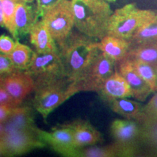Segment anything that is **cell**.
<instances>
[{"mask_svg":"<svg viewBox=\"0 0 157 157\" xmlns=\"http://www.w3.org/2000/svg\"><path fill=\"white\" fill-rule=\"evenodd\" d=\"M2 78H1V79H0V82H1V80H2Z\"/></svg>","mask_w":157,"mask_h":157,"instance_id":"39","label":"cell"},{"mask_svg":"<svg viewBox=\"0 0 157 157\" xmlns=\"http://www.w3.org/2000/svg\"><path fill=\"white\" fill-rule=\"evenodd\" d=\"M4 13V21H5V27L12 36L17 40L16 32L15 28V13L16 9L17 0H2Z\"/></svg>","mask_w":157,"mask_h":157,"instance_id":"25","label":"cell"},{"mask_svg":"<svg viewBox=\"0 0 157 157\" xmlns=\"http://www.w3.org/2000/svg\"><path fill=\"white\" fill-rule=\"evenodd\" d=\"M4 134H5V128H4L3 123L0 122V139L2 138Z\"/></svg>","mask_w":157,"mask_h":157,"instance_id":"33","label":"cell"},{"mask_svg":"<svg viewBox=\"0 0 157 157\" xmlns=\"http://www.w3.org/2000/svg\"><path fill=\"white\" fill-rule=\"evenodd\" d=\"M98 40L73 29L61 48H58L65 74L70 82L76 83L99 49Z\"/></svg>","mask_w":157,"mask_h":157,"instance_id":"1","label":"cell"},{"mask_svg":"<svg viewBox=\"0 0 157 157\" xmlns=\"http://www.w3.org/2000/svg\"><path fill=\"white\" fill-rule=\"evenodd\" d=\"M124 156L122 149L113 142L104 146H90L78 148L77 157H117Z\"/></svg>","mask_w":157,"mask_h":157,"instance_id":"21","label":"cell"},{"mask_svg":"<svg viewBox=\"0 0 157 157\" xmlns=\"http://www.w3.org/2000/svg\"><path fill=\"white\" fill-rule=\"evenodd\" d=\"M0 156H5V151H4V148L2 143L1 139H0Z\"/></svg>","mask_w":157,"mask_h":157,"instance_id":"34","label":"cell"},{"mask_svg":"<svg viewBox=\"0 0 157 157\" xmlns=\"http://www.w3.org/2000/svg\"><path fill=\"white\" fill-rule=\"evenodd\" d=\"M5 134L17 131H36L33 110L29 106H17L13 109L8 119L3 123ZM4 134V135H5Z\"/></svg>","mask_w":157,"mask_h":157,"instance_id":"15","label":"cell"},{"mask_svg":"<svg viewBox=\"0 0 157 157\" xmlns=\"http://www.w3.org/2000/svg\"><path fill=\"white\" fill-rule=\"evenodd\" d=\"M2 76H3L2 75H0V79H1V78H2Z\"/></svg>","mask_w":157,"mask_h":157,"instance_id":"38","label":"cell"},{"mask_svg":"<svg viewBox=\"0 0 157 157\" xmlns=\"http://www.w3.org/2000/svg\"><path fill=\"white\" fill-rule=\"evenodd\" d=\"M31 44L37 52H48L58 50V45L42 19L33 25L29 33Z\"/></svg>","mask_w":157,"mask_h":157,"instance_id":"17","label":"cell"},{"mask_svg":"<svg viewBox=\"0 0 157 157\" xmlns=\"http://www.w3.org/2000/svg\"><path fill=\"white\" fill-rule=\"evenodd\" d=\"M143 111L146 115V122L142 126L150 127L157 124V92L149 100L146 105H143Z\"/></svg>","mask_w":157,"mask_h":157,"instance_id":"26","label":"cell"},{"mask_svg":"<svg viewBox=\"0 0 157 157\" xmlns=\"http://www.w3.org/2000/svg\"><path fill=\"white\" fill-rule=\"evenodd\" d=\"M96 46L118 63L127 58L130 42L125 39L106 35L101 40L97 41Z\"/></svg>","mask_w":157,"mask_h":157,"instance_id":"18","label":"cell"},{"mask_svg":"<svg viewBox=\"0 0 157 157\" xmlns=\"http://www.w3.org/2000/svg\"><path fill=\"white\" fill-rule=\"evenodd\" d=\"M109 105L111 111L124 119L137 121L141 125H143L146 122L143 105L140 101H133L128 98H120L115 100Z\"/></svg>","mask_w":157,"mask_h":157,"instance_id":"16","label":"cell"},{"mask_svg":"<svg viewBox=\"0 0 157 157\" xmlns=\"http://www.w3.org/2000/svg\"><path fill=\"white\" fill-rule=\"evenodd\" d=\"M61 1L62 0H36V10L38 17H42L47 11Z\"/></svg>","mask_w":157,"mask_h":157,"instance_id":"28","label":"cell"},{"mask_svg":"<svg viewBox=\"0 0 157 157\" xmlns=\"http://www.w3.org/2000/svg\"><path fill=\"white\" fill-rule=\"evenodd\" d=\"M34 51L27 45L21 44L16 40V45L11 53L6 55L17 70L27 71L31 63Z\"/></svg>","mask_w":157,"mask_h":157,"instance_id":"22","label":"cell"},{"mask_svg":"<svg viewBox=\"0 0 157 157\" xmlns=\"http://www.w3.org/2000/svg\"><path fill=\"white\" fill-rule=\"evenodd\" d=\"M105 1H116V0H105Z\"/></svg>","mask_w":157,"mask_h":157,"instance_id":"37","label":"cell"},{"mask_svg":"<svg viewBox=\"0 0 157 157\" xmlns=\"http://www.w3.org/2000/svg\"><path fill=\"white\" fill-rule=\"evenodd\" d=\"M26 71L34 78L36 89L45 84L68 78L65 74L59 50L43 53L34 51Z\"/></svg>","mask_w":157,"mask_h":157,"instance_id":"5","label":"cell"},{"mask_svg":"<svg viewBox=\"0 0 157 157\" xmlns=\"http://www.w3.org/2000/svg\"><path fill=\"white\" fill-rule=\"evenodd\" d=\"M117 62L101 50L92 59L75 85L78 92L98 93L105 80L117 70Z\"/></svg>","mask_w":157,"mask_h":157,"instance_id":"6","label":"cell"},{"mask_svg":"<svg viewBox=\"0 0 157 157\" xmlns=\"http://www.w3.org/2000/svg\"><path fill=\"white\" fill-rule=\"evenodd\" d=\"M0 105H5L11 108H15L20 105H17L15 101L10 95L8 92L4 88L2 84H0Z\"/></svg>","mask_w":157,"mask_h":157,"instance_id":"30","label":"cell"},{"mask_svg":"<svg viewBox=\"0 0 157 157\" xmlns=\"http://www.w3.org/2000/svg\"><path fill=\"white\" fill-rule=\"evenodd\" d=\"M34 92V108L44 119L64 102L78 93L75 84L68 78L41 86Z\"/></svg>","mask_w":157,"mask_h":157,"instance_id":"4","label":"cell"},{"mask_svg":"<svg viewBox=\"0 0 157 157\" xmlns=\"http://www.w3.org/2000/svg\"><path fill=\"white\" fill-rule=\"evenodd\" d=\"M71 2L76 29L96 40L106 36L113 11L105 0H71Z\"/></svg>","mask_w":157,"mask_h":157,"instance_id":"2","label":"cell"},{"mask_svg":"<svg viewBox=\"0 0 157 157\" xmlns=\"http://www.w3.org/2000/svg\"><path fill=\"white\" fill-rule=\"evenodd\" d=\"M0 84L8 92L17 105L36 90L34 78L26 71H16L2 76Z\"/></svg>","mask_w":157,"mask_h":157,"instance_id":"11","label":"cell"},{"mask_svg":"<svg viewBox=\"0 0 157 157\" xmlns=\"http://www.w3.org/2000/svg\"><path fill=\"white\" fill-rule=\"evenodd\" d=\"M33 0H17V2H32Z\"/></svg>","mask_w":157,"mask_h":157,"instance_id":"35","label":"cell"},{"mask_svg":"<svg viewBox=\"0 0 157 157\" xmlns=\"http://www.w3.org/2000/svg\"><path fill=\"white\" fill-rule=\"evenodd\" d=\"M132 60L135 69L141 77L147 82L153 93H155L157 92V75L154 66L139 60Z\"/></svg>","mask_w":157,"mask_h":157,"instance_id":"24","label":"cell"},{"mask_svg":"<svg viewBox=\"0 0 157 157\" xmlns=\"http://www.w3.org/2000/svg\"><path fill=\"white\" fill-rule=\"evenodd\" d=\"M0 26L5 27V21H4V13L2 0H0Z\"/></svg>","mask_w":157,"mask_h":157,"instance_id":"32","label":"cell"},{"mask_svg":"<svg viewBox=\"0 0 157 157\" xmlns=\"http://www.w3.org/2000/svg\"><path fill=\"white\" fill-rule=\"evenodd\" d=\"M155 69H156V75H157V66L156 68H155Z\"/></svg>","mask_w":157,"mask_h":157,"instance_id":"36","label":"cell"},{"mask_svg":"<svg viewBox=\"0 0 157 157\" xmlns=\"http://www.w3.org/2000/svg\"><path fill=\"white\" fill-rule=\"evenodd\" d=\"M18 71L8 57L0 52V75H7Z\"/></svg>","mask_w":157,"mask_h":157,"instance_id":"27","label":"cell"},{"mask_svg":"<svg viewBox=\"0 0 157 157\" xmlns=\"http://www.w3.org/2000/svg\"><path fill=\"white\" fill-rule=\"evenodd\" d=\"M157 17V10L140 9L129 3L116 10L110 17L107 35L129 41L143 25Z\"/></svg>","mask_w":157,"mask_h":157,"instance_id":"3","label":"cell"},{"mask_svg":"<svg viewBox=\"0 0 157 157\" xmlns=\"http://www.w3.org/2000/svg\"><path fill=\"white\" fill-rule=\"evenodd\" d=\"M16 108V107H15ZM15 108H11L0 105V122L4 123L8 119Z\"/></svg>","mask_w":157,"mask_h":157,"instance_id":"31","label":"cell"},{"mask_svg":"<svg viewBox=\"0 0 157 157\" xmlns=\"http://www.w3.org/2000/svg\"><path fill=\"white\" fill-rule=\"evenodd\" d=\"M129 42L130 46L157 42V17L139 29Z\"/></svg>","mask_w":157,"mask_h":157,"instance_id":"23","label":"cell"},{"mask_svg":"<svg viewBox=\"0 0 157 157\" xmlns=\"http://www.w3.org/2000/svg\"><path fill=\"white\" fill-rule=\"evenodd\" d=\"M66 124L72 129L74 143L77 148L95 146L103 142V135L89 121L77 119Z\"/></svg>","mask_w":157,"mask_h":157,"instance_id":"13","label":"cell"},{"mask_svg":"<svg viewBox=\"0 0 157 157\" xmlns=\"http://www.w3.org/2000/svg\"><path fill=\"white\" fill-rule=\"evenodd\" d=\"M127 58L141 60L156 68L157 66V42L130 46Z\"/></svg>","mask_w":157,"mask_h":157,"instance_id":"20","label":"cell"},{"mask_svg":"<svg viewBox=\"0 0 157 157\" xmlns=\"http://www.w3.org/2000/svg\"><path fill=\"white\" fill-rule=\"evenodd\" d=\"M144 131L140 124L126 119H114L110 125V134L113 142L121 147L124 156H132L136 154Z\"/></svg>","mask_w":157,"mask_h":157,"instance_id":"8","label":"cell"},{"mask_svg":"<svg viewBox=\"0 0 157 157\" xmlns=\"http://www.w3.org/2000/svg\"><path fill=\"white\" fill-rule=\"evenodd\" d=\"M41 139L58 154L66 157H77L78 148L75 146L72 129L66 124L58 125L52 131L38 129Z\"/></svg>","mask_w":157,"mask_h":157,"instance_id":"10","label":"cell"},{"mask_svg":"<svg viewBox=\"0 0 157 157\" xmlns=\"http://www.w3.org/2000/svg\"><path fill=\"white\" fill-rule=\"evenodd\" d=\"M98 93L104 101L109 104L120 98H132L130 87L117 69L105 80Z\"/></svg>","mask_w":157,"mask_h":157,"instance_id":"14","label":"cell"},{"mask_svg":"<svg viewBox=\"0 0 157 157\" xmlns=\"http://www.w3.org/2000/svg\"><path fill=\"white\" fill-rule=\"evenodd\" d=\"M38 20L36 9L25 2H17L15 13V28L17 39L29 34L31 27Z\"/></svg>","mask_w":157,"mask_h":157,"instance_id":"19","label":"cell"},{"mask_svg":"<svg viewBox=\"0 0 157 157\" xmlns=\"http://www.w3.org/2000/svg\"><path fill=\"white\" fill-rule=\"evenodd\" d=\"M36 131H17L5 134L1 141L5 151V156H20L35 150L42 148L47 144L39 137Z\"/></svg>","mask_w":157,"mask_h":157,"instance_id":"9","label":"cell"},{"mask_svg":"<svg viewBox=\"0 0 157 157\" xmlns=\"http://www.w3.org/2000/svg\"><path fill=\"white\" fill-rule=\"evenodd\" d=\"M16 40L15 42L11 37L7 35L0 36V52L5 55H9L14 50Z\"/></svg>","mask_w":157,"mask_h":157,"instance_id":"29","label":"cell"},{"mask_svg":"<svg viewBox=\"0 0 157 157\" xmlns=\"http://www.w3.org/2000/svg\"><path fill=\"white\" fill-rule=\"evenodd\" d=\"M42 20L50 31L58 48L63 45L74 27L71 0H62L43 15Z\"/></svg>","mask_w":157,"mask_h":157,"instance_id":"7","label":"cell"},{"mask_svg":"<svg viewBox=\"0 0 157 157\" xmlns=\"http://www.w3.org/2000/svg\"><path fill=\"white\" fill-rule=\"evenodd\" d=\"M117 69L119 73L124 78L131 88L132 98L141 102H145L151 94L152 90L147 82L141 77L137 70L135 69L132 60L126 58L122 61L118 63Z\"/></svg>","mask_w":157,"mask_h":157,"instance_id":"12","label":"cell"}]
</instances>
